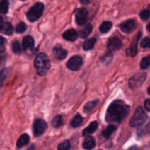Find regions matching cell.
Returning <instances> with one entry per match:
<instances>
[{
    "label": "cell",
    "mask_w": 150,
    "mask_h": 150,
    "mask_svg": "<svg viewBox=\"0 0 150 150\" xmlns=\"http://www.w3.org/2000/svg\"><path fill=\"white\" fill-rule=\"evenodd\" d=\"M130 112V107L122 100H115L107 110L105 120L109 123H120Z\"/></svg>",
    "instance_id": "cell-1"
},
{
    "label": "cell",
    "mask_w": 150,
    "mask_h": 150,
    "mask_svg": "<svg viewBox=\"0 0 150 150\" xmlns=\"http://www.w3.org/2000/svg\"><path fill=\"white\" fill-rule=\"evenodd\" d=\"M35 67L39 76H45L51 67V62L48 56L44 53H40L35 59Z\"/></svg>",
    "instance_id": "cell-2"
},
{
    "label": "cell",
    "mask_w": 150,
    "mask_h": 150,
    "mask_svg": "<svg viewBox=\"0 0 150 150\" xmlns=\"http://www.w3.org/2000/svg\"><path fill=\"white\" fill-rule=\"evenodd\" d=\"M44 10V5L41 2H37L34 4L30 10L26 13V17L28 20L31 22L38 21L42 15Z\"/></svg>",
    "instance_id": "cell-3"
},
{
    "label": "cell",
    "mask_w": 150,
    "mask_h": 150,
    "mask_svg": "<svg viewBox=\"0 0 150 150\" xmlns=\"http://www.w3.org/2000/svg\"><path fill=\"white\" fill-rule=\"evenodd\" d=\"M147 120V116L142 107H139L136 110V112L132 117L130 121V125L131 127H138L143 125Z\"/></svg>",
    "instance_id": "cell-4"
},
{
    "label": "cell",
    "mask_w": 150,
    "mask_h": 150,
    "mask_svg": "<svg viewBox=\"0 0 150 150\" xmlns=\"http://www.w3.org/2000/svg\"><path fill=\"white\" fill-rule=\"evenodd\" d=\"M47 127H48V125L43 120L38 119V120H35L33 125V132L35 136L38 137V136H40L41 135L43 134L44 132L46 130Z\"/></svg>",
    "instance_id": "cell-5"
},
{
    "label": "cell",
    "mask_w": 150,
    "mask_h": 150,
    "mask_svg": "<svg viewBox=\"0 0 150 150\" xmlns=\"http://www.w3.org/2000/svg\"><path fill=\"white\" fill-rule=\"evenodd\" d=\"M83 64V59L80 56H73L67 62V67L70 70L76 71L80 70Z\"/></svg>",
    "instance_id": "cell-6"
},
{
    "label": "cell",
    "mask_w": 150,
    "mask_h": 150,
    "mask_svg": "<svg viewBox=\"0 0 150 150\" xmlns=\"http://www.w3.org/2000/svg\"><path fill=\"white\" fill-rule=\"evenodd\" d=\"M122 46V42L121 40L117 37H113V38H109L107 42V48L111 52L113 51L120 49Z\"/></svg>",
    "instance_id": "cell-7"
},
{
    "label": "cell",
    "mask_w": 150,
    "mask_h": 150,
    "mask_svg": "<svg viewBox=\"0 0 150 150\" xmlns=\"http://www.w3.org/2000/svg\"><path fill=\"white\" fill-rule=\"evenodd\" d=\"M88 18V12L84 8H79L76 11V21L79 25H83Z\"/></svg>",
    "instance_id": "cell-8"
},
{
    "label": "cell",
    "mask_w": 150,
    "mask_h": 150,
    "mask_svg": "<svg viewBox=\"0 0 150 150\" xmlns=\"http://www.w3.org/2000/svg\"><path fill=\"white\" fill-rule=\"evenodd\" d=\"M120 27L123 32L125 33H130L133 32L136 27V22L133 19L127 20L120 25Z\"/></svg>",
    "instance_id": "cell-9"
},
{
    "label": "cell",
    "mask_w": 150,
    "mask_h": 150,
    "mask_svg": "<svg viewBox=\"0 0 150 150\" xmlns=\"http://www.w3.org/2000/svg\"><path fill=\"white\" fill-rule=\"evenodd\" d=\"M145 78H146V74H145V73L139 75V76H133V77L131 78L130 80L129 81V86H130V87L131 88V89L138 87L139 85L142 84V83H143L144 81L145 80Z\"/></svg>",
    "instance_id": "cell-10"
},
{
    "label": "cell",
    "mask_w": 150,
    "mask_h": 150,
    "mask_svg": "<svg viewBox=\"0 0 150 150\" xmlns=\"http://www.w3.org/2000/svg\"><path fill=\"white\" fill-rule=\"evenodd\" d=\"M53 54L57 59L62 60L67 57V51L59 45H57V46L54 47V49H53Z\"/></svg>",
    "instance_id": "cell-11"
},
{
    "label": "cell",
    "mask_w": 150,
    "mask_h": 150,
    "mask_svg": "<svg viewBox=\"0 0 150 150\" xmlns=\"http://www.w3.org/2000/svg\"><path fill=\"white\" fill-rule=\"evenodd\" d=\"M62 36L63 38L65 40H67L73 42V41L76 40V39H77L78 37H79V33H78L75 29H70L65 31V32L63 33Z\"/></svg>",
    "instance_id": "cell-12"
},
{
    "label": "cell",
    "mask_w": 150,
    "mask_h": 150,
    "mask_svg": "<svg viewBox=\"0 0 150 150\" xmlns=\"http://www.w3.org/2000/svg\"><path fill=\"white\" fill-rule=\"evenodd\" d=\"M35 45V42H34V39L31 36H26L23 38V41H22V46L24 50L31 49L34 47Z\"/></svg>",
    "instance_id": "cell-13"
},
{
    "label": "cell",
    "mask_w": 150,
    "mask_h": 150,
    "mask_svg": "<svg viewBox=\"0 0 150 150\" xmlns=\"http://www.w3.org/2000/svg\"><path fill=\"white\" fill-rule=\"evenodd\" d=\"M95 144H96V143H95V140L93 137H92V136H86L84 142H83V147L85 149L91 150L95 147Z\"/></svg>",
    "instance_id": "cell-14"
},
{
    "label": "cell",
    "mask_w": 150,
    "mask_h": 150,
    "mask_svg": "<svg viewBox=\"0 0 150 150\" xmlns=\"http://www.w3.org/2000/svg\"><path fill=\"white\" fill-rule=\"evenodd\" d=\"M98 124L96 121L92 122L90 123V125L83 130V135L84 136H89V135L92 134V133H94V132L98 129Z\"/></svg>",
    "instance_id": "cell-15"
},
{
    "label": "cell",
    "mask_w": 150,
    "mask_h": 150,
    "mask_svg": "<svg viewBox=\"0 0 150 150\" xmlns=\"http://www.w3.org/2000/svg\"><path fill=\"white\" fill-rule=\"evenodd\" d=\"M29 136L27 134H23L19 137L18 139L17 143H16V146L18 148H21L23 146H26L29 144Z\"/></svg>",
    "instance_id": "cell-16"
},
{
    "label": "cell",
    "mask_w": 150,
    "mask_h": 150,
    "mask_svg": "<svg viewBox=\"0 0 150 150\" xmlns=\"http://www.w3.org/2000/svg\"><path fill=\"white\" fill-rule=\"evenodd\" d=\"M141 36H142V34H141V32H139L137 36L136 37V38L133 40V43H132L131 47H130V53H131L132 57H135L136 55V54H137V44L139 39H140Z\"/></svg>",
    "instance_id": "cell-17"
},
{
    "label": "cell",
    "mask_w": 150,
    "mask_h": 150,
    "mask_svg": "<svg viewBox=\"0 0 150 150\" xmlns=\"http://www.w3.org/2000/svg\"><path fill=\"white\" fill-rule=\"evenodd\" d=\"M92 25L87 24V25H86L84 27H83V29H81V30L79 31V35L81 37V38H86L88 35H89V34L92 32Z\"/></svg>",
    "instance_id": "cell-18"
},
{
    "label": "cell",
    "mask_w": 150,
    "mask_h": 150,
    "mask_svg": "<svg viewBox=\"0 0 150 150\" xmlns=\"http://www.w3.org/2000/svg\"><path fill=\"white\" fill-rule=\"evenodd\" d=\"M1 31L3 34L10 35L13 32V27L10 22H6L3 24L2 26H1Z\"/></svg>",
    "instance_id": "cell-19"
},
{
    "label": "cell",
    "mask_w": 150,
    "mask_h": 150,
    "mask_svg": "<svg viewBox=\"0 0 150 150\" xmlns=\"http://www.w3.org/2000/svg\"><path fill=\"white\" fill-rule=\"evenodd\" d=\"M98 103H99V100L89 102L85 105L84 108H83V111H84L85 113H89L98 105Z\"/></svg>",
    "instance_id": "cell-20"
},
{
    "label": "cell",
    "mask_w": 150,
    "mask_h": 150,
    "mask_svg": "<svg viewBox=\"0 0 150 150\" xmlns=\"http://www.w3.org/2000/svg\"><path fill=\"white\" fill-rule=\"evenodd\" d=\"M96 43V39L95 38H90L83 42V48L85 51H89V50L92 49Z\"/></svg>",
    "instance_id": "cell-21"
},
{
    "label": "cell",
    "mask_w": 150,
    "mask_h": 150,
    "mask_svg": "<svg viewBox=\"0 0 150 150\" xmlns=\"http://www.w3.org/2000/svg\"><path fill=\"white\" fill-rule=\"evenodd\" d=\"M116 130H117V127H116L115 125H111L108 126V127L105 128V130H104L103 131L102 134L104 137L108 139V138H109L110 136H111V134H112Z\"/></svg>",
    "instance_id": "cell-22"
},
{
    "label": "cell",
    "mask_w": 150,
    "mask_h": 150,
    "mask_svg": "<svg viewBox=\"0 0 150 150\" xmlns=\"http://www.w3.org/2000/svg\"><path fill=\"white\" fill-rule=\"evenodd\" d=\"M113 23L111 21H104L101 23L99 29L102 33H106L111 29Z\"/></svg>",
    "instance_id": "cell-23"
},
{
    "label": "cell",
    "mask_w": 150,
    "mask_h": 150,
    "mask_svg": "<svg viewBox=\"0 0 150 150\" xmlns=\"http://www.w3.org/2000/svg\"><path fill=\"white\" fill-rule=\"evenodd\" d=\"M83 121V118H82L81 116L79 114H76V115L73 117V119L72 120V121H71L72 127H79V126L82 124Z\"/></svg>",
    "instance_id": "cell-24"
},
{
    "label": "cell",
    "mask_w": 150,
    "mask_h": 150,
    "mask_svg": "<svg viewBox=\"0 0 150 150\" xmlns=\"http://www.w3.org/2000/svg\"><path fill=\"white\" fill-rule=\"evenodd\" d=\"M52 125L54 127H59L63 125L62 117L60 115L56 116L52 120Z\"/></svg>",
    "instance_id": "cell-25"
},
{
    "label": "cell",
    "mask_w": 150,
    "mask_h": 150,
    "mask_svg": "<svg viewBox=\"0 0 150 150\" xmlns=\"http://www.w3.org/2000/svg\"><path fill=\"white\" fill-rule=\"evenodd\" d=\"M141 68L142 70H145V69L148 68L150 66V55L145 57L142 59V62H141Z\"/></svg>",
    "instance_id": "cell-26"
},
{
    "label": "cell",
    "mask_w": 150,
    "mask_h": 150,
    "mask_svg": "<svg viewBox=\"0 0 150 150\" xmlns=\"http://www.w3.org/2000/svg\"><path fill=\"white\" fill-rule=\"evenodd\" d=\"M112 59H113V54L111 51H109L108 54H105V56H103V57L101 58L100 60L103 64H108L111 61H112Z\"/></svg>",
    "instance_id": "cell-27"
},
{
    "label": "cell",
    "mask_w": 150,
    "mask_h": 150,
    "mask_svg": "<svg viewBox=\"0 0 150 150\" xmlns=\"http://www.w3.org/2000/svg\"><path fill=\"white\" fill-rule=\"evenodd\" d=\"M140 17L143 21L147 20L150 17V5L147 7V8L144 9L140 13Z\"/></svg>",
    "instance_id": "cell-28"
},
{
    "label": "cell",
    "mask_w": 150,
    "mask_h": 150,
    "mask_svg": "<svg viewBox=\"0 0 150 150\" xmlns=\"http://www.w3.org/2000/svg\"><path fill=\"white\" fill-rule=\"evenodd\" d=\"M12 48L15 54H20L21 52V47L20 42L18 40H14L12 43Z\"/></svg>",
    "instance_id": "cell-29"
},
{
    "label": "cell",
    "mask_w": 150,
    "mask_h": 150,
    "mask_svg": "<svg viewBox=\"0 0 150 150\" xmlns=\"http://www.w3.org/2000/svg\"><path fill=\"white\" fill-rule=\"evenodd\" d=\"M9 3L7 0H1V13L2 14H6L8 11Z\"/></svg>",
    "instance_id": "cell-30"
},
{
    "label": "cell",
    "mask_w": 150,
    "mask_h": 150,
    "mask_svg": "<svg viewBox=\"0 0 150 150\" xmlns=\"http://www.w3.org/2000/svg\"><path fill=\"white\" fill-rule=\"evenodd\" d=\"M26 29H27V26H26V23H23V22H20L16 26V31L18 33H23V32H24L26 30Z\"/></svg>",
    "instance_id": "cell-31"
},
{
    "label": "cell",
    "mask_w": 150,
    "mask_h": 150,
    "mask_svg": "<svg viewBox=\"0 0 150 150\" xmlns=\"http://www.w3.org/2000/svg\"><path fill=\"white\" fill-rule=\"evenodd\" d=\"M70 143L68 141H64V142H62L58 146L59 150H70Z\"/></svg>",
    "instance_id": "cell-32"
},
{
    "label": "cell",
    "mask_w": 150,
    "mask_h": 150,
    "mask_svg": "<svg viewBox=\"0 0 150 150\" xmlns=\"http://www.w3.org/2000/svg\"><path fill=\"white\" fill-rule=\"evenodd\" d=\"M141 46L144 48H150V38H145L141 42Z\"/></svg>",
    "instance_id": "cell-33"
},
{
    "label": "cell",
    "mask_w": 150,
    "mask_h": 150,
    "mask_svg": "<svg viewBox=\"0 0 150 150\" xmlns=\"http://www.w3.org/2000/svg\"><path fill=\"white\" fill-rule=\"evenodd\" d=\"M7 69H4V70L1 71V85H2L3 82H4V79L6 78L5 76L7 75Z\"/></svg>",
    "instance_id": "cell-34"
},
{
    "label": "cell",
    "mask_w": 150,
    "mask_h": 150,
    "mask_svg": "<svg viewBox=\"0 0 150 150\" xmlns=\"http://www.w3.org/2000/svg\"><path fill=\"white\" fill-rule=\"evenodd\" d=\"M144 106L145 108L146 109V111H150V98L146 100L144 103Z\"/></svg>",
    "instance_id": "cell-35"
},
{
    "label": "cell",
    "mask_w": 150,
    "mask_h": 150,
    "mask_svg": "<svg viewBox=\"0 0 150 150\" xmlns=\"http://www.w3.org/2000/svg\"><path fill=\"white\" fill-rule=\"evenodd\" d=\"M79 1L84 4H87L89 3V0H79Z\"/></svg>",
    "instance_id": "cell-36"
},
{
    "label": "cell",
    "mask_w": 150,
    "mask_h": 150,
    "mask_svg": "<svg viewBox=\"0 0 150 150\" xmlns=\"http://www.w3.org/2000/svg\"><path fill=\"white\" fill-rule=\"evenodd\" d=\"M127 150H139V149H138V147L136 146H132V147H130V149H127Z\"/></svg>",
    "instance_id": "cell-37"
},
{
    "label": "cell",
    "mask_w": 150,
    "mask_h": 150,
    "mask_svg": "<svg viewBox=\"0 0 150 150\" xmlns=\"http://www.w3.org/2000/svg\"><path fill=\"white\" fill-rule=\"evenodd\" d=\"M35 149V145H32V146H31L30 148H29V149H28V150H34Z\"/></svg>",
    "instance_id": "cell-38"
},
{
    "label": "cell",
    "mask_w": 150,
    "mask_h": 150,
    "mask_svg": "<svg viewBox=\"0 0 150 150\" xmlns=\"http://www.w3.org/2000/svg\"><path fill=\"white\" fill-rule=\"evenodd\" d=\"M147 29H148V31H149V32H150V23H149V24H148V26H147Z\"/></svg>",
    "instance_id": "cell-39"
},
{
    "label": "cell",
    "mask_w": 150,
    "mask_h": 150,
    "mask_svg": "<svg viewBox=\"0 0 150 150\" xmlns=\"http://www.w3.org/2000/svg\"><path fill=\"white\" fill-rule=\"evenodd\" d=\"M147 92H148V94H149V95H150V86H149V88H148Z\"/></svg>",
    "instance_id": "cell-40"
}]
</instances>
